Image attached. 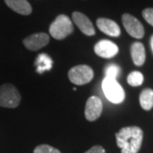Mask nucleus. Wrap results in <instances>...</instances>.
<instances>
[{"label": "nucleus", "mask_w": 153, "mask_h": 153, "mask_svg": "<svg viewBox=\"0 0 153 153\" xmlns=\"http://www.w3.org/2000/svg\"><path fill=\"white\" fill-rule=\"evenodd\" d=\"M102 89L107 100L114 104H120L125 99L123 88L114 78L105 76L102 82Z\"/></svg>", "instance_id": "3"}, {"label": "nucleus", "mask_w": 153, "mask_h": 153, "mask_svg": "<svg viewBox=\"0 0 153 153\" xmlns=\"http://www.w3.org/2000/svg\"><path fill=\"white\" fill-rule=\"evenodd\" d=\"M5 4L12 10L22 16H29L32 14V6L27 0H4Z\"/></svg>", "instance_id": "12"}, {"label": "nucleus", "mask_w": 153, "mask_h": 153, "mask_svg": "<svg viewBox=\"0 0 153 153\" xmlns=\"http://www.w3.org/2000/svg\"><path fill=\"white\" fill-rule=\"evenodd\" d=\"M103 111V104L98 96H90L88 99L84 114L85 117L89 122L97 120Z\"/></svg>", "instance_id": "7"}, {"label": "nucleus", "mask_w": 153, "mask_h": 153, "mask_svg": "<svg viewBox=\"0 0 153 153\" xmlns=\"http://www.w3.org/2000/svg\"><path fill=\"white\" fill-rule=\"evenodd\" d=\"M97 27L106 35H109L111 37H119L121 34V29L119 26L112 20H110L107 18H99L96 22Z\"/></svg>", "instance_id": "11"}, {"label": "nucleus", "mask_w": 153, "mask_h": 153, "mask_svg": "<svg viewBox=\"0 0 153 153\" xmlns=\"http://www.w3.org/2000/svg\"><path fill=\"white\" fill-rule=\"evenodd\" d=\"M120 71V67L117 65L111 64V65H108L106 66V68L105 70V76L116 79V77L119 75Z\"/></svg>", "instance_id": "17"}, {"label": "nucleus", "mask_w": 153, "mask_h": 153, "mask_svg": "<svg viewBox=\"0 0 153 153\" xmlns=\"http://www.w3.org/2000/svg\"><path fill=\"white\" fill-rule=\"evenodd\" d=\"M68 77L70 81L76 85H84L92 81L94 71L87 65H78L70 69L68 71Z\"/></svg>", "instance_id": "5"}, {"label": "nucleus", "mask_w": 153, "mask_h": 153, "mask_svg": "<svg viewBox=\"0 0 153 153\" xmlns=\"http://www.w3.org/2000/svg\"><path fill=\"white\" fill-rule=\"evenodd\" d=\"M118 47L113 42L103 39L99 41L97 44L94 45V52L97 55L102 58L109 59L112 58L118 53Z\"/></svg>", "instance_id": "9"}, {"label": "nucleus", "mask_w": 153, "mask_h": 153, "mask_svg": "<svg viewBox=\"0 0 153 153\" xmlns=\"http://www.w3.org/2000/svg\"><path fill=\"white\" fill-rule=\"evenodd\" d=\"M131 57L134 65L141 66L146 61V49L145 46L140 42H134L131 45Z\"/></svg>", "instance_id": "13"}, {"label": "nucleus", "mask_w": 153, "mask_h": 153, "mask_svg": "<svg viewBox=\"0 0 153 153\" xmlns=\"http://www.w3.org/2000/svg\"><path fill=\"white\" fill-rule=\"evenodd\" d=\"M123 25L131 37L137 39H140L145 35L144 27L138 19L129 14H123L122 16Z\"/></svg>", "instance_id": "6"}, {"label": "nucleus", "mask_w": 153, "mask_h": 153, "mask_svg": "<svg viewBox=\"0 0 153 153\" xmlns=\"http://www.w3.org/2000/svg\"><path fill=\"white\" fill-rule=\"evenodd\" d=\"M140 104L145 111H150L153 107V90L146 88L140 94Z\"/></svg>", "instance_id": "14"}, {"label": "nucleus", "mask_w": 153, "mask_h": 153, "mask_svg": "<svg viewBox=\"0 0 153 153\" xmlns=\"http://www.w3.org/2000/svg\"><path fill=\"white\" fill-rule=\"evenodd\" d=\"M21 100V94L13 84L4 83L0 87V106L16 108L20 105Z\"/></svg>", "instance_id": "4"}, {"label": "nucleus", "mask_w": 153, "mask_h": 153, "mask_svg": "<svg viewBox=\"0 0 153 153\" xmlns=\"http://www.w3.org/2000/svg\"><path fill=\"white\" fill-rule=\"evenodd\" d=\"M143 18L153 27V8H147L142 12Z\"/></svg>", "instance_id": "19"}, {"label": "nucleus", "mask_w": 153, "mask_h": 153, "mask_svg": "<svg viewBox=\"0 0 153 153\" xmlns=\"http://www.w3.org/2000/svg\"><path fill=\"white\" fill-rule=\"evenodd\" d=\"M150 44H151V48H152V54H153V35L152 36V38H151Z\"/></svg>", "instance_id": "21"}, {"label": "nucleus", "mask_w": 153, "mask_h": 153, "mask_svg": "<svg viewBox=\"0 0 153 153\" xmlns=\"http://www.w3.org/2000/svg\"><path fill=\"white\" fill-rule=\"evenodd\" d=\"M84 153H105V151L101 146H94Z\"/></svg>", "instance_id": "20"}, {"label": "nucleus", "mask_w": 153, "mask_h": 153, "mask_svg": "<svg viewBox=\"0 0 153 153\" xmlns=\"http://www.w3.org/2000/svg\"><path fill=\"white\" fill-rule=\"evenodd\" d=\"M50 35L57 40H62L73 33V25L70 18L66 15H60L49 26Z\"/></svg>", "instance_id": "2"}, {"label": "nucleus", "mask_w": 153, "mask_h": 153, "mask_svg": "<svg viewBox=\"0 0 153 153\" xmlns=\"http://www.w3.org/2000/svg\"><path fill=\"white\" fill-rule=\"evenodd\" d=\"M49 37L47 33H38L30 35L23 40V44L29 50L37 51L49 44Z\"/></svg>", "instance_id": "8"}, {"label": "nucleus", "mask_w": 153, "mask_h": 153, "mask_svg": "<svg viewBox=\"0 0 153 153\" xmlns=\"http://www.w3.org/2000/svg\"><path fill=\"white\" fill-rule=\"evenodd\" d=\"M128 83L132 86V87H138L140 86L143 83L144 81V76L140 71H132L131 73H129V75L128 76Z\"/></svg>", "instance_id": "16"}, {"label": "nucleus", "mask_w": 153, "mask_h": 153, "mask_svg": "<svg viewBox=\"0 0 153 153\" xmlns=\"http://www.w3.org/2000/svg\"><path fill=\"white\" fill-rule=\"evenodd\" d=\"M72 20L83 34L87 36H94L95 34V30L92 22H90V20L84 14L77 11L73 12Z\"/></svg>", "instance_id": "10"}, {"label": "nucleus", "mask_w": 153, "mask_h": 153, "mask_svg": "<svg viewBox=\"0 0 153 153\" xmlns=\"http://www.w3.org/2000/svg\"><path fill=\"white\" fill-rule=\"evenodd\" d=\"M115 135L121 153H138L141 148L144 133L140 127H124Z\"/></svg>", "instance_id": "1"}, {"label": "nucleus", "mask_w": 153, "mask_h": 153, "mask_svg": "<svg viewBox=\"0 0 153 153\" xmlns=\"http://www.w3.org/2000/svg\"><path fill=\"white\" fill-rule=\"evenodd\" d=\"M51 64H52V60L50 59V57L46 54H41L38 55L37 60L35 62V65H37L38 66L37 71L39 73H42L45 70H50Z\"/></svg>", "instance_id": "15"}, {"label": "nucleus", "mask_w": 153, "mask_h": 153, "mask_svg": "<svg viewBox=\"0 0 153 153\" xmlns=\"http://www.w3.org/2000/svg\"><path fill=\"white\" fill-rule=\"evenodd\" d=\"M33 153H61L56 148L52 147L49 145H40L34 149Z\"/></svg>", "instance_id": "18"}]
</instances>
